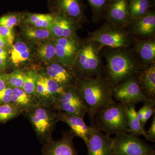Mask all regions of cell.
<instances>
[{
	"instance_id": "obj_1",
	"label": "cell",
	"mask_w": 155,
	"mask_h": 155,
	"mask_svg": "<svg viewBox=\"0 0 155 155\" xmlns=\"http://www.w3.org/2000/svg\"><path fill=\"white\" fill-rule=\"evenodd\" d=\"M75 86L87 106L90 119L102 108L116 102L113 97L114 87L101 74L92 78L78 79Z\"/></svg>"
},
{
	"instance_id": "obj_2",
	"label": "cell",
	"mask_w": 155,
	"mask_h": 155,
	"mask_svg": "<svg viewBox=\"0 0 155 155\" xmlns=\"http://www.w3.org/2000/svg\"><path fill=\"white\" fill-rule=\"evenodd\" d=\"M127 105L115 102L101 109L90 119L91 127L110 136L128 133L126 108Z\"/></svg>"
},
{
	"instance_id": "obj_3",
	"label": "cell",
	"mask_w": 155,
	"mask_h": 155,
	"mask_svg": "<svg viewBox=\"0 0 155 155\" xmlns=\"http://www.w3.org/2000/svg\"><path fill=\"white\" fill-rule=\"evenodd\" d=\"M90 41L81 48L73 69L77 79L92 78L101 74L100 46Z\"/></svg>"
},
{
	"instance_id": "obj_4",
	"label": "cell",
	"mask_w": 155,
	"mask_h": 155,
	"mask_svg": "<svg viewBox=\"0 0 155 155\" xmlns=\"http://www.w3.org/2000/svg\"><path fill=\"white\" fill-rule=\"evenodd\" d=\"M139 66L125 52L114 53L107 58V75L105 76L113 86L140 72Z\"/></svg>"
},
{
	"instance_id": "obj_5",
	"label": "cell",
	"mask_w": 155,
	"mask_h": 155,
	"mask_svg": "<svg viewBox=\"0 0 155 155\" xmlns=\"http://www.w3.org/2000/svg\"><path fill=\"white\" fill-rule=\"evenodd\" d=\"M51 106L38 104L25 112L38 138L46 142L51 134L58 120L57 113Z\"/></svg>"
},
{
	"instance_id": "obj_6",
	"label": "cell",
	"mask_w": 155,
	"mask_h": 155,
	"mask_svg": "<svg viewBox=\"0 0 155 155\" xmlns=\"http://www.w3.org/2000/svg\"><path fill=\"white\" fill-rule=\"evenodd\" d=\"M114 155H152L155 150L138 136L127 132L115 134L113 137Z\"/></svg>"
},
{
	"instance_id": "obj_7",
	"label": "cell",
	"mask_w": 155,
	"mask_h": 155,
	"mask_svg": "<svg viewBox=\"0 0 155 155\" xmlns=\"http://www.w3.org/2000/svg\"><path fill=\"white\" fill-rule=\"evenodd\" d=\"M52 107L55 110L63 111L83 119L87 113V106L83 96L75 85L65 87Z\"/></svg>"
},
{
	"instance_id": "obj_8",
	"label": "cell",
	"mask_w": 155,
	"mask_h": 155,
	"mask_svg": "<svg viewBox=\"0 0 155 155\" xmlns=\"http://www.w3.org/2000/svg\"><path fill=\"white\" fill-rule=\"evenodd\" d=\"M137 74L126 78L114 87L113 95L115 101L129 105L136 104L146 101L139 84Z\"/></svg>"
},
{
	"instance_id": "obj_9",
	"label": "cell",
	"mask_w": 155,
	"mask_h": 155,
	"mask_svg": "<svg viewBox=\"0 0 155 155\" xmlns=\"http://www.w3.org/2000/svg\"><path fill=\"white\" fill-rule=\"evenodd\" d=\"M91 40L101 46L112 48L125 47L130 40L127 32L116 25H106L91 34Z\"/></svg>"
},
{
	"instance_id": "obj_10",
	"label": "cell",
	"mask_w": 155,
	"mask_h": 155,
	"mask_svg": "<svg viewBox=\"0 0 155 155\" xmlns=\"http://www.w3.org/2000/svg\"><path fill=\"white\" fill-rule=\"evenodd\" d=\"M65 87L48 77L44 72L39 73L37 83L35 100L38 104L52 107Z\"/></svg>"
},
{
	"instance_id": "obj_11",
	"label": "cell",
	"mask_w": 155,
	"mask_h": 155,
	"mask_svg": "<svg viewBox=\"0 0 155 155\" xmlns=\"http://www.w3.org/2000/svg\"><path fill=\"white\" fill-rule=\"evenodd\" d=\"M52 43L58 61L67 69L72 70L81 49L75 37L54 39Z\"/></svg>"
},
{
	"instance_id": "obj_12",
	"label": "cell",
	"mask_w": 155,
	"mask_h": 155,
	"mask_svg": "<svg viewBox=\"0 0 155 155\" xmlns=\"http://www.w3.org/2000/svg\"><path fill=\"white\" fill-rule=\"evenodd\" d=\"M91 127L86 144L87 155H114L113 137Z\"/></svg>"
},
{
	"instance_id": "obj_13",
	"label": "cell",
	"mask_w": 155,
	"mask_h": 155,
	"mask_svg": "<svg viewBox=\"0 0 155 155\" xmlns=\"http://www.w3.org/2000/svg\"><path fill=\"white\" fill-rule=\"evenodd\" d=\"M75 136L71 131L63 134L57 141L51 138L43 149V155H78L73 142Z\"/></svg>"
},
{
	"instance_id": "obj_14",
	"label": "cell",
	"mask_w": 155,
	"mask_h": 155,
	"mask_svg": "<svg viewBox=\"0 0 155 155\" xmlns=\"http://www.w3.org/2000/svg\"><path fill=\"white\" fill-rule=\"evenodd\" d=\"M57 115L58 121L65 122L69 125L73 134L82 139L87 144L91 127L86 125L83 118L63 111H58Z\"/></svg>"
},
{
	"instance_id": "obj_15",
	"label": "cell",
	"mask_w": 155,
	"mask_h": 155,
	"mask_svg": "<svg viewBox=\"0 0 155 155\" xmlns=\"http://www.w3.org/2000/svg\"><path fill=\"white\" fill-rule=\"evenodd\" d=\"M72 70L61 64L53 63L47 67L44 72L48 77L64 87L75 86L77 78Z\"/></svg>"
},
{
	"instance_id": "obj_16",
	"label": "cell",
	"mask_w": 155,
	"mask_h": 155,
	"mask_svg": "<svg viewBox=\"0 0 155 155\" xmlns=\"http://www.w3.org/2000/svg\"><path fill=\"white\" fill-rule=\"evenodd\" d=\"M139 86L146 101L155 104V65L150 64L137 74Z\"/></svg>"
},
{
	"instance_id": "obj_17",
	"label": "cell",
	"mask_w": 155,
	"mask_h": 155,
	"mask_svg": "<svg viewBox=\"0 0 155 155\" xmlns=\"http://www.w3.org/2000/svg\"><path fill=\"white\" fill-rule=\"evenodd\" d=\"M107 6V17L115 25H124L129 21V0H111Z\"/></svg>"
},
{
	"instance_id": "obj_18",
	"label": "cell",
	"mask_w": 155,
	"mask_h": 155,
	"mask_svg": "<svg viewBox=\"0 0 155 155\" xmlns=\"http://www.w3.org/2000/svg\"><path fill=\"white\" fill-rule=\"evenodd\" d=\"M132 29L137 35L149 37L155 31V14L153 11H149L145 15L132 21Z\"/></svg>"
},
{
	"instance_id": "obj_19",
	"label": "cell",
	"mask_w": 155,
	"mask_h": 155,
	"mask_svg": "<svg viewBox=\"0 0 155 155\" xmlns=\"http://www.w3.org/2000/svg\"><path fill=\"white\" fill-rule=\"evenodd\" d=\"M56 8L62 14L74 19H81L84 13L80 0H56Z\"/></svg>"
},
{
	"instance_id": "obj_20",
	"label": "cell",
	"mask_w": 155,
	"mask_h": 155,
	"mask_svg": "<svg viewBox=\"0 0 155 155\" xmlns=\"http://www.w3.org/2000/svg\"><path fill=\"white\" fill-rule=\"evenodd\" d=\"M10 55L11 63L14 67H18L29 60L31 51L25 42L18 41L11 46Z\"/></svg>"
},
{
	"instance_id": "obj_21",
	"label": "cell",
	"mask_w": 155,
	"mask_h": 155,
	"mask_svg": "<svg viewBox=\"0 0 155 155\" xmlns=\"http://www.w3.org/2000/svg\"><path fill=\"white\" fill-rule=\"evenodd\" d=\"M136 104L127 105L126 108V118L128 133L139 136L143 135L147 140L148 136L144 127L137 117Z\"/></svg>"
},
{
	"instance_id": "obj_22",
	"label": "cell",
	"mask_w": 155,
	"mask_h": 155,
	"mask_svg": "<svg viewBox=\"0 0 155 155\" xmlns=\"http://www.w3.org/2000/svg\"><path fill=\"white\" fill-rule=\"evenodd\" d=\"M136 51L145 65L153 64L155 59L154 40L140 41L136 46Z\"/></svg>"
},
{
	"instance_id": "obj_23",
	"label": "cell",
	"mask_w": 155,
	"mask_h": 155,
	"mask_svg": "<svg viewBox=\"0 0 155 155\" xmlns=\"http://www.w3.org/2000/svg\"><path fill=\"white\" fill-rule=\"evenodd\" d=\"M12 103L23 112L28 110L38 104L34 97L26 94L21 88H13Z\"/></svg>"
},
{
	"instance_id": "obj_24",
	"label": "cell",
	"mask_w": 155,
	"mask_h": 155,
	"mask_svg": "<svg viewBox=\"0 0 155 155\" xmlns=\"http://www.w3.org/2000/svg\"><path fill=\"white\" fill-rule=\"evenodd\" d=\"M150 0H129V21H133L144 16L149 11Z\"/></svg>"
},
{
	"instance_id": "obj_25",
	"label": "cell",
	"mask_w": 155,
	"mask_h": 155,
	"mask_svg": "<svg viewBox=\"0 0 155 155\" xmlns=\"http://www.w3.org/2000/svg\"><path fill=\"white\" fill-rule=\"evenodd\" d=\"M54 17L52 14H27L24 22L37 28L48 29Z\"/></svg>"
},
{
	"instance_id": "obj_26",
	"label": "cell",
	"mask_w": 155,
	"mask_h": 155,
	"mask_svg": "<svg viewBox=\"0 0 155 155\" xmlns=\"http://www.w3.org/2000/svg\"><path fill=\"white\" fill-rule=\"evenodd\" d=\"M22 31L26 37L35 41L47 40L53 38L51 31L48 29L37 28L31 25H25L23 27Z\"/></svg>"
},
{
	"instance_id": "obj_27",
	"label": "cell",
	"mask_w": 155,
	"mask_h": 155,
	"mask_svg": "<svg viewBox=\"0 0 155 155\" xmlns=\"http://www.w3.org/2000/svg\"><path fill=\"white\" fill-rule=\"evenodd\" d=\"M38 72L31 70L25 72V80L22 89L27 94L35 98L37 83L39 77Z\"/></svg>"
},
{
	"instance_id": "obj_28",
	"label": "cell",
	"mask_w": 155,
	"mask_h": 155,
	"mask_svg": "<svg viewBox=\"0 0 155 155\" xmlns=\"http://www.w3.org/2000/svg\"><path fill=\"white\" fill-rule=\"evenodd\" d=\"M22 112L19 108L12 103L0 104V123L8 122L16 118Z\"/></svg>"
},
{
	"instance_id": "obj_29",
	"label": "cell",
	"mask_w": 155,
	"mask_h": 155,
	"mask_svg": "<svg viewBox=\"0 0 155 155\" xmlns=\"http://www.w3.org/2000/svg\"><path fill=\"white\" fill-rule=\"evenodd\" d=\"M5 77L7 87L22 88L25 80V72L17 70L9 74H5Z\"/></svg>"
},
{
	"instance_id": "obj_30",
	"label": "cell",
	"mask_w": 155,
	"mask_h": 155,
	"mask_svg": "<svg viewBox=\"0 0 155 155\" xmlns=\"http://www.w3.org/2000/svg\"><path fill=\"white\" fill-rule=\"evenodd\" d=\"M38 55L42 61L48 62L52 61L57 58L55 49L52 43L46 42L39 48Z\"/></svg>"
},
{
	"instance_id": "obj_31",
	"label": "cell",
	"mask_w": 155,
	"mask_h": 155,
	"mask_svg": "<svg viewBox=\"0 0 155 155\" xmlns=\"http://www.w3.org/2000/svg\"><path fill=\"white\" fill-rule=\"evenodd\" d=\"M62 16V14H60L54 15V19L49 28L48 29L51 31L54 39L63 37Z\"/></svg>"
},
{
	"instance_id": "obj_32",
	"label": "cell",
	"mask_w": 155,
	"mask_h": 155,
	"mask_svg": "<svg viewBox=\"0 0 155 155\" xmlns=\"http://www.w3.org/2000/svg\"><path fill=\"white\" fill-rule=\"evenodd\" d=\"M23 16L19 13H13L0 17V25L13 28L18 25L22 20Z\"/></svg>"
},
{
	"instance_id": "obj_33",
	"label": "cell",
	"mask_w": 155,
	"mask_h": 155,
	"mask_svg": "<svg viewBox=\"0 0 155 155\" xmlns=\"http://www.w3.org/2000/svg\"><path fill=\"white\" fill-rule=\"evenodd\" d=\"M0 35L7 42L10 47L14 45V33L13 28L0 25Z\"/></svg>"
},
{
	"instance_id": "obj_34",
	"label": "cell",
	"mask_w": 155,
	"mask_h": 155,
	"mask_svg": "<svg viewBox=\"0 0 155 155\" xmlns=\"http://www.w3.org/2000/svg\"><path fill=\"white\" fill-rule=\"evenodd\" d=\"M14 92L12 87H7L5 89L0 91V104H11Z\"/></svg>"
},
{
	"instance_id": "obj_35",
	"label": "cell",
	"mask_w": 155,
	"mask_h": 155,
	"mask_svg": "<svg viewBox=\"0 0 155 155\" xmlns=\"http://www.w3.org/2000/svg\"><path fill=\"white\" fill-rule=\"evenodd\" d=\"M95 13H99L107 8L108 0H87Z\"/></svg>"
},
{
	"instance_id": "obj_36",
	"label": "cell",
	"mask_w": 155,
	"mask_h": 155,
	"mask_svg": "<svg viewBox=\"0 0 155 155\" xmlns=\"http://www.w3.org/2000/svg\"><path fill=\"white\" fill-rule=\"evenodd\" d=\"M144 102L146 104V108L144 112L142 125L145 128V126L148 119L155 114V104L150 101H145Z\"/></svg>"
},
{
	"instance_id": "obj_37",
	"label": "cell",
	"mask_w": 155,
	"mask_h": 155,
	"mask_svg": "<svg viewBox=\"0 0 155 155\" xmlns=\"http://www.w3.org/2000/svg\"><path fill=\"white\" fill-rule=\"evenodd\" d=\"M147 140L155 142V115L154 114L151 124L149 129L147 132Z\"/></svg>"
},
{
	"instance_id": "obj_38",
	"label": "cell",
	"mask_w": 155,
	"mask_h": 155,
	"mask_svg": "<svg viewBox=\"0 0 155 155\" xmlns=\"http://www.w3.org/2000/svg\"><path fill=\"white\" fill-rule=\"evenodd\" d=\"M143 103L144 104H143V106L138 111H137V117H138L139 119L141 122L142 125L143 122L145 111L146 108V104L145 102H143Z\"/></svg>"
},
{
	"instance_id": "obj_39",
	"label": "cell",
	"mask_w": 155,
	"mask_h": 155,
	"mask_svg": "<svg viewBox=\"0 0 155 155\" xmlns=\"http://www.w3.org/2000/svg\"><path fill=\"white\" fill-rule=\"evenodd\" d=\"M7 87L5 74H0V91L5 89Z\"/></svg>"
},
{
	"instance_id": "obj_40",
	"label": "cell",
	"mask_w": 155,
	"mask_h": 155,
	"mask_svg": "<svg viewBox=\"0 0 155 155\" xmlns=\"http://www.w3.org/2000/svg\"><path fill=\"white\" fill-rule=\"evenodd\" d=\"M0 55L3 59L7 60L8 55V51L7 50V48H0Z\"/></svg>"
},
{
	"instance_id": "obj_41",
	"label": "cell",
	"mask_w": 155,
	"mask_h": 155,
	"mask_svg": "<svg viewBox=\"0 0 155 155\" xmlns=\"http://www.w3.org/2000/svg\"><path fill=\"white\" fill-rule=\"evenodd\" d=\"M10 47L7 42L0 35V48H8Z\"/></svg>"
},
{
	"instance_id": "obj_42",
	"label": "cell",
	"mask_w": 155,
	"mask_h": 155,
	"mask_svg": "<svg viewBox=\"0 0 155 155\" xmlns=\"http://www.w3.org/2000/svg\"><path fill=\"white\" fill-rule=\"evenodd\" d=\"M6 61L7 60L3 59L0 55V70H3L5 69L6 66Z\"/></svg>"
},
{
	"instance_id": "obj_43",
	"label": "cell",
	"mask_w": 155,
	"mask_h": 155,
	"mask_svg": "<svg viewBox=\"0 0 155 155\" xmlns=\"http://www.w3.org/2000/svg\"><path fill=\"white\" fill-rule=\"evenodd\" d=\"M155 155V154H153V155Z\"/></svg>"
}]
</instances>
